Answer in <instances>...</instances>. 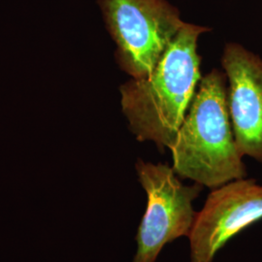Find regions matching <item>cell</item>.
I'll use <instances>...</instances> for the list:
<instances>
[{"label": "cell", "instance_id": "6da1fadb", "mask_svg": "<svg viewBox=\"0 0 262 262\" xmlns=\"http://www.w3.org/2000/svg\"><path fill=\"white\" fill-rule=\"evenodd\" d=\"M210 28L186 23L150 75L121 86L122 112L138 141L173 146L200 75L198 38Z\"/></svg>", "mask_w": 262, "mask_h": 262}, {"label": "cell", "instance_id": "7a4b0ae2", "mask_svg": "<svg viewBox=\"0 0 262 262\" xmlns=\"http://www.w3.org/2000/svg\"><path fill=\"white\" fill-rule=\"evenodd\" d=\"M170 150L175 173L201 186L216 188L246 178V165L235 142L222 72L214 69L200 80Z\"/></svg>", "mask_w": 262, "mask_h": 262}, {"label": "cell", "instance_id": "3957f363", "mask_svg": "<svg viewBox=\"0 0 262 262\" xmlns=\"http://www.w3.org/2000/svg\"><path fill=\"white\" fill-rule=\"evenodd\" d=\"M116 58L132 79L150 75L186 24L167 0H98Z\"/></svg>", "mask_w": 262, "mask_h": 262}, {"label": "cell", "instance_id": "277c9868", "mask_svg": "<svg viewBox=\"0 0 262 262\" xmlns=\"http://www.w3.org/2000/svg\"><path fill=\"white\" fill-rule=\"evenodd\" d=\"M141 186L147 193L146 212L136 235L133 262H155L166 244L188 237L196 217L192 202L202 186H185L167 164L139 159L136 163Z\"/></svg>", "mask_w": 262, "mask_h": 262}, {"label": "cell", "instance_id": "5b68a950", "mask_svg": "<svg viewBox=\"0 0 262 262\" xmlns=\"http://www.w3.org/2000/svg\"><path fill=\"white\" fill-rule=\"evenodd\" d=\"M262 220V186L239 179L216 187L197 213L188 236L191 262H212L235 235Z\"/></svg>", "mask_w": 262, "mask_h": 262}, {"label": "cell", "instance_id": "8992f818", "mask_svg": "<svg viewBox=\"0 0 262 262\" xmlns=\"http://www.w3.org/2000/svg\"><path fill=\"white\" fill-rule=\"evenodd\" d=\"M227 105L235 142L243 157L262 162V58L240 44L225 48Z\"/></svg>", "mask_w": 262, "mask_h": 262}]
</instances>
